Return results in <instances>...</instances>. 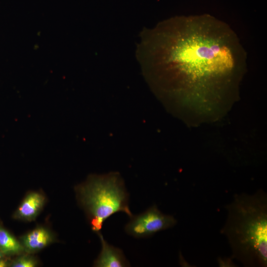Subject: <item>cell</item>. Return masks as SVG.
Listing matches in <instances>:
<instances>
[{"label": "cell", "mask_w": 267, "mask_h": 267, "mask_svg": "<svg viewBox=\"0 0 267 267\" xmlns=\"http://www.w3.org/2000/svg\"><path fill=\"white\" fill-rule=\"evenodd\" d=\"M136 55L161 92L201 99L234 93L247 58L234 31L208 14L176 16L144 30Z\"/></svg>", "instance_id": "cell-1"}, {"label": "cell", "mask_w": 267, "mask_h": 267, "mask_svg": "<svg viewBox=\"0 0 267 267\" xmlns=\"http://www.w3.org/2000/svg\"><path fill=\"white\" fill-rule=\"evenodd\" d=\"M222 234L228 240L232 258L246 267L267 266V195L235 194L227 205Z\"/></svg>", "instance_id": "cell-2"}, {"label": "cell", "mask_w": 267, "mask_h": 267, "mask_svg": "<svg viewBox=\"0 0 267 267\" xmlns=\"http://www.w3.org/2000/svg\"><path fill=\"white\" fill-rule=\"evenodd\" d=\"M75 191L91 229L96 233L105 221L117 212H124L130 218L133 216L129 207V194L117 173L91 175L76 186Z\"/></svg>", "instance_id": "cell-3"}, {"label": "cell", "mask_w": 267, "mask_h": 267, "mask_svg": "<svg viewBox=\"0 0 267 267\" xmlns=\"http://www.w3.org/2000/svg\"><path fill=\"white\" fill-rule=\"evenodd\" d=\"M130 218L125 226V231L135 238L149 237L156 232L171 228L177 223V220L173 216L164 214L156 205Z\"/></svg>", "instance_id": "cell-4"}, {"label": "cell", "mask_w": 267, "mask_h": 267, "mask_svg": "<svg viewBox=\"0 0 267 267\" xmlns=\"http://www.w3.org/2000/svg\"><path fill=\"white\" fill-rule=\"evenodd\" d=\"M101 244V252L94 262L96 267H125L130 264L124 256L123 251L109 244L102 234L97 233Z\"/></svg>", "instance_id": "cell-5"}, {"label": "cell", "mask_w": 267, "mask_h": 267, "mask_svg": "<svg viewBox=\"0 0 267 267\" xmlns=\"http://www.w3.org/2000/svg\"><path fill=\"white\" fill-rule=\"evenodd\" d=\"M45 202V197L41 193H28L19 205L14 215L15 219L32 221L36 219Z\"/></svg>", "instance_id": "cell-6"}, {"label": "cell", "mask_w": 267, "mask_h": 267, "mask_svg": "<svg viewBox=\"0 0 267 267\" xmlns=\"http://www.w3.org/2000/svg\"><path fill=\"white\" fill-rule=\"evenodd\" d=\"M54 240L52 233L44 227H38L21 237V243L28 254L39 251Z\"/></svg>", "instance_id": "cell-7"}, {"label": "cell", "mask_w": 267, "mask_h": 267, "mask_svg": "<svg viewBox=\"0 0 267 267\" xmlns=\"http://www.w3.org/2000/svg\"><path fill=\"white\" fill-rule=\"evenodd\" d=\"M0 251L4 255H17L25 252L21 242L1 226H0Z\"/></svg>", "instance_id": "cell-8"}, {"label": "cell", "mask_w": 267, "mask_h": 267, "mask_svg": "<svg viewBox=\"0 0 267 267\" xmlns=\"http://www.w3.org/2000/svg\"><path fill=\"white\" fill-rule=\"evenodd\" d=\"M38 265L37 260L30 255H21L12 262L13 267H35Z\"/></svg>", "instance_id": "cell-9"}, {"label": "cell", "mask_w": 267, "mask_h": 267, "mask_svg": "<svg viewBox=\"0 0 267 267\" xmlns=\"http://www.w3.org/2000/svg\"><path fill=\"white\" fill-rule=\"evenodd\" d=\"M8 265V262L2 258L0 259V267H7Z\"/></svg>", "instance_id": "cell-10"}, {"label": "cell", "mask_w": 267, "mask_h": 267, "mask_svg": "<svg viewBox=\"0 0 267 267\" xmlns=\"http://www.w3.org/2000/svg\"><path fill=\"white\" fill-rule=\"evenodd\" d=\"M4 255L0 251V259L2 258Z\"/></svg>", "instance_id": "cell-11"}]
</instances>
